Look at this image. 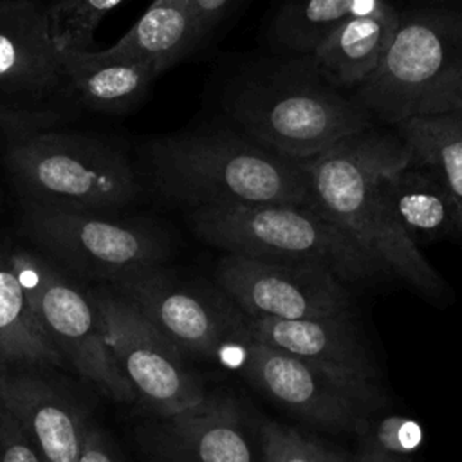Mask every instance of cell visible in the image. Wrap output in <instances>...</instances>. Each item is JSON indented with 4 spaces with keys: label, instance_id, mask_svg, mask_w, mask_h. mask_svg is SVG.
Masks as SVG:
<instances>
[{
    "label": "cell",
    "instance_id": "cell-4",
    "mask_svg": "<svg viewBox=\"0 0 462 462\" xmlns=\"http://www.w3.org/2000/svg\"><path fill=\"white\" fill-rule=\"evenodd\" d=\"M350 94L384 126L462 110V5H399L381 65Z\"/></svg>",
    "mask_w": 462,
    "mask_h": 462
},
{
    "label": "cell",
    "instance_id": "cell-21",
    "mask_svg": "<svg viewBox=\"0 0 462 462\" xmlns=\"http://www.w3.org/2000/svg\"><path fill=\"white\" fill-rule=\"evenodd\" d=\"M395 0H283L269 23V42L289 56H310L339 25Z\"/></svg>",
    "mask_w": 462,
    "mask_h": 462
},
{
    "label": "cell",
    "instance_id": "cell-7",
    "mask_svg": "<svg viewBox=\"0 0 462 462\" xmlns=\"http://www.w3.org/2000/svg\"><path fill=\"white\" fill-rule=\"evenodd\" d=\"M7 258L40 328L65 365L103 395L123 404L139 402L112 356L92 291L79 289L43 253L16 247Z\"/></svg>",
    "mask_w": 462,
    "mask_h": 462
},
{
    "label": "cell",
    "instance_id": "cell-16",
    "mask_svg": "<svg viewBox=\"0 0 462 462\" xmlns=\"http://www.w3.org/2000/svg\"><path fill=\"white\" fill-rule=\"evenodd\" d=\"M150 451L166 462H256L242 413L226 395L161 419L150 433Z\"/></svg>",
    "mask_w": 462,
    "mask_h": 462
},
{
    "label": "cell",
    "instance_id": "cell-18",
    "mask_svg": "<svg viewBox=\"0 0 462 462\" xmlns=\"http://www.w3.org/2000/svg\"><path fill=\"white\" fill-rule=\"evenodd\" d=\"M399 5L388 4L359 14L330 32L309 56L334 87L352 92L381 65L397 27Z\"/></svg>",
    "mask_w": 462,
    "mask_h": 462
},
{
    "label": "cell",
    "instance_id": "cell-30",
    "mask_svg": "<svg viewBox=\"0 0 462 462\" xmlns=\"http://www.w3.org/2000/svg\"><path fill=\"white\" fill-rule=\"evenodd\" d=\"M361 437H363V444L354 462H408L402 451L390 448L381 439L372 437L370 428Z\"/></svg>",
    "mask_w": 462,
    "mask_h": 462
},
{
    "label": "cell",
    "instance_id": "cell-23",
    "mask_svg": "<svg viewBox=\"0 0 462 462\" xmlns=\"http://www.w3.org/2000/svg\"><path fill=\"white\" fill-rule=\"evenodd\" d=\"M0 361L13 366H67L40 328L7 253L0 251Z\"/></svg>",
    "mask_w": 462,
    "mask_h": 462
},
{
    "label": "cell",
    "instance_id": "cell-19",
    "mask_svg": "<svg viewBox=\"0 0 462 462\" xmlns=\"http://www.w3.org/2000/svg\"><path fill=\"white\" fill-rule=\"evenodd\" d=\"M63 79L76 97L96 112L121 114L135 106L157 79L159 72L132 58L105 51L60 52Z\"/></svg>",
    "mask_w": 462,
    "mask_h": 462
},
{
    "label": "cell",
    "instance_id": "cell-11",
    "mask_svg": "<svg viewBox=\"0 0 462 462\" xmlns=\"http://www.w3.org/2000/svg\"><path fill=\"white\" fill-rule=\"evenodd\" d=\"M215 280L218 291L251 318L312 319L354 312L350 285L312 263L224 254Z\"/></svg>",
    "mask_w": 462,
    "mask_h": 462
},
{
    "label": "cell",
    "instance_id": "cell-32",
    "mask_svg": "<svg viewBox=\"0 0 462 462\" xmlns=\"http://www.w3.org/2000/svg\"><path fill=\"white\" fill-rule=\"evenodd\" d=\"M152 462H166V460H162V458H159V457L152 455Z\"/></svg>",
    "mask_w": 462,
    "mask_h": 462
},
{
    "label": "cell",
    "instance_id": "cell-28",
    "mask_svg": "<svg viewBox=\"0 0 462 462\" xmlns=\"http://www.w3.org/2000/svg\"><path fill=\"white\" fill-rule=\"evenodd\" d=\"M79 462H117L110 440L90 419H85Z\"/></svg>",
    "mask_w": 462,
    "mask_h": 462
},
{
    "label": "cell",
    "instance_id": "cell-20",
    "mask_svg": "<svg viewBox=\"0 0 462 462\" xmlns=\"http://www.w3.org/2000/svg\"><path fill=\"white\" fill-rule=\"evenodd\" d=\"M202 42L193 0H153L144 14L105 52L141 60L159 74Z\"/></svg>",
    "mask_w": 462,
    "mask_h": 462
},
{
    "label": "cell",
    "instance_id": "cell-10",
    "mask_svg": "<svg viewBox=\"0 0 462 462\" xmlns=\"http://www.w3.org/2000/svg\"><path fill=\"white\" fill-rule=\"evenodd\" d=\"M271 401L301 420L334 433L363 435L381 406L323 370L254 341L231 327L227 357Z\"/></svg>",
    "mask_w": 462,
    "mask_h": 462
},
{
    "label": "cell",
    "instance_id": "cell-24",
    "mask_svg": "<svg viewBox=\"0 0 462 462\" xmlns=\"http://www.w3.org/2000/svg\"><path fill=\"white\" fill-rule=\"evenodd\" d=\"M125 0H56L47 7L49 25L58 52L90 51L103 18Z\"/></svg>",
    "mask_w": 462,
    "mask_h": 462
},
{
    "label": "cell",
    "instance_id": "cell-15",
    "mask_svg": "<svg viewBox=\"0 0 462 462\" xmlns=\"http://www.w3.org/2000/svg\"><path fill=\"white\" fill-rule=\"evenodd\" d=\"M0 399L18 419L42 462H79L85 415L47 379L0 361Z\"/></svg>",
    "mask_w": 462,
    "mask_h": 462
},
{
    "label": "cell",
    "instance_id": "cell-22",
    "mask_svg": "<svg viewBox=\"0 0 462 462\" xmlns=\"http://www.w3.org/2000/svg\"><path fill=\"white\" fill-rule=\"evenodd\" d=\"M451 199L462 236V110L411 117L393 126Z\"/></svg>",
    "mask_w": 462,
    "mask_h": 462
},
{
    "label": "cell",
    "instance_id": "cell-12",
    "mask_svg": "<svg viewBox=\"0 0 462 462\" xmlns=\"http://www.w3.org/2000/svg\"><path fill=\"white\" fill-rule=\"evenodd\" d=\"M182 354L227 359L235 305L217 294L182 282L162 265L130 273L112 283Z\"/></svg>",
    "mask_w": 462,
    "mask_h": 462
},
{
    "label": "cell",
    "instance_id": "cell-25",
    "mask_svg": "<svg viewBox=\"0 0 462 462\" xmlns=\"http://www.w3.org/2000/svg\"><path fill=\"white\" fill-rule=\"evenodd\" d=\"M258 440L260 462H354L345 451L269 419L258 422Z\"/></svg>",
    "mask_w": 462,
    "mask_h": 462
},
{
    "label": "cell",
    "instance_id": "cell-26",
    "mask_svg": "<svg viewBox=\"0 0 462 462\" xmlns=\"http://www.w3.org/2000/svg\"><path fill=\"white\" fill-rule=\"evenodd\" d=\"M63 121L54 108H38L0 99V137H14L34 130H51Z\"/></svg>",
    "mask_w": 462,
    "mask_h": 462
},
{
    "label": "cell",
    "instance_id": "cell-8",
    "mask_svg": "<svg viewBox=\"0 0 462 462\" xmlns=\"http://www.w3.org/2000/svg\"><path fill=\"white\" fill-rule=\"evenodd\" d=\"M22 233L52 262L112 283L162 265L168 238L150 224L22 204Z\"/></svg>",
    "mask_w": 462,
    "mask_h": 462
},
{
    "label": "cell",
    "instance_id": "cell-2",
    "mask_svg": "<svg viewBox=\"0 0 462 462\" xmlns=\"http://www.w3.org/2000/svg\"><path fill=\"white\" fill-rule=\"evenodd\" d=\"M224 110L236 132L298 162L377 125L350 92L328 83L309 56L283 54L245 67L229 81Z\"/></svg>",
    "mask_w": 462,
    "mask_h": 462
},
{
    "label": "cell",
    "instance_id": "cell-14",
    "mask_svg": "<svg viewBox=\"0 0 462 462\" xmlns=\"http://www.w3.org/2000/svg\"><path fill=\"white\" fill-rule=\"evenodd\" d=\"M65 85L47 7L0 0V94L42 99Z\"/></svg>",
    "mask_w": 462,
    "mask_h": 462
},
{
    "label": "cell",
    "instance_id": "cell-3",
    "mask_svg": "<svg viewBox=\"0 0 462 462\" xmlns=\"http://www.w3.org/2000/svg\"><path fill=\"white\" fill-rule=\"evenodd\" d=\"M146 157L157 193L189 209L226 204L314 209L303 164L265 150L233 126L157 137Z\"/></svg>",
    "mask_w": 462,
    "mask_h": 462
},
{
    "label": "cell",
    "instance_id": "cell-29",
    "mask_svg": "<svg viewBox=\"0 0 462 462\" xmlns=\"http://www.w3.org/2000/svg\"><path fill=\"white\" fill-rule=\"evenodd\" d=\"M238 2L240 0H193L200 38L204 40Z\"/></svg>",
    "mask_w": 462,
    "mask_h": 462
},
{
    "label": "cell",
    "instance_id": "cell-5",
    "mask_svg": "<svg viewBox=\"0 0 462 462\" xmlns=\"http://www.w3.org/2000/svg\"><path fill=\"white\" fill-rule=\"evenodd\" d=\"M4 164L29 206L116 215L141 193L125 153L81 134L51 128L14 135L7 139Z\"/></svg>",
    "mask_w": 462,
    "mask_h": 462
},
{
    "label": "cell",
    "instance_id": "cell-9",
    "mask_svg": "<svg viewBox=\"0 0 462 462\" xmlns=\"http://www.w3.org/2000/svg\"><path fill=\"white\" fill-rule=\"evenodd\" d=\"M112 356L137 395L159 419L173 417L208 401L184 354L125 296L110 285L90 289Z\"/></svg>",
    "mask_w": 462,
    "mask_h": 462
},
{
    "label": "cell",
    "instance_id": "cell-6",
    "mask_svg": "<svg viewBox=\"0 0 462 462\" xmlns=\"http://www.w3.org/2000/svg\"><path fill=\"white\" fill-rule=\"evenodd\" d=\"M193 233L226 254L271 262L312 263L345 283L386 276L334 222L310 208L282 204H226L189 209Z\"/></svg>",
    "mask_w": 462,
    "mask_h": 462
},
{
    "label": "cell",
    "instance_id": "cell-17",
    "mask_svg": "<svg viewBox=\"0 0 462 462\" xmlns=\"http://www.w3.org/2000/svg\"><path fill=\"white\" fill-rule=\"evenodd\" d=\"M383 184L393 217L419 247L451 236L462 238L451 199L402 139L384 170Z\"/></svg>",
    "mask_w": 462,
    "mask_h": 462
},
{
    "label": "cell",
    "instance_id": "cell-1",
    "mask_svg": "<svg viewBox=\"0 0 462 462\" xmlns=\"http://www.w3.org/2000/svg\"><path fill=\"white\" fill-rule=\"evenodd\" d=\"M399 143L393 126L375 125L301 164L314 209L348 235L386 276L439 301L448 296V285L399 226L384 191L383 175Z\"/></svg>",
    "mask_w": 462,
    "mask_h": 462
},
{
    "label": "cell",
    "instance_id": "cell-13",
    "mask_svg": "<svg viewBox=\"0 0 462 462\" xmlns=\"http://www.w3.org/2000/svg\"><path fill=\"white\" fill-rule=\"evenodd\" d=\"M233 328L323 370L381 408L384 406L381 375L354 312L312 319H274L251 318L235 307Z\"/></svg>",
    "mask_w": 462,
    "mask_h": 462
},
{
    "label": "cell",
    "instance_id": "cell-27",
    "mask_svg": "<svg viewBox=\"0 0 462 462\" xmlns=\"http://www.w3.org/2000/svg\"><path fill=\"white\" fill-rule=\"evenodd\" d=\"M0 462H42L18 419L0 399Z\"/></svg>",
    "mask_w": 462,
    "mask_h": 462
},
{
    "label": "cell",
    "instance_id": "cell-31",
    "mask_svg": "<svg viewBox=\"0 0 462 462\" xmlns=\"http://www.w3.org/2000/svg\"><path fill=\"white\" fill-rule=\"evenodd\" d=\"M406 4H451V5H462V0H404Z\"/></svg>",
    "mask_w": 462,
    "mask_h": 462
}]
</instances>
